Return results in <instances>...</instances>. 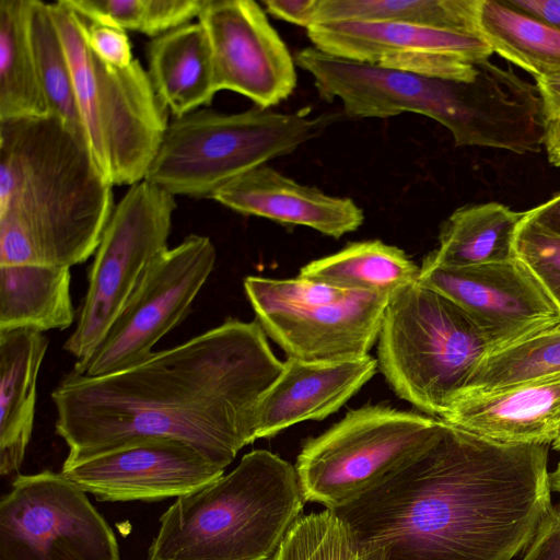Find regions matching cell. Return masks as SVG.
I'll return each instance as SVG.
<instances>
[{"label":"cell","mask_w":560,"mask_h":560,"mask_svg":"<svg viewBox=\"0 0 560 560\" xmlns=\"http://www.w3.org/2000/svg\"><path fill=\"white\" fill-rule=\"evenodd\" d=\"M257 320L228 318L144 362L104 376L71 371L51 393L65 465L168 438L225 469L255 439L258 404L283 370Z\"/></svg>","instance_id":"obj_1"},{"label":"cell","mask_w":560,"mask_h":560,"mask_svg":"<svg viewBox=\"0 0 560 560\" xmlns=\"http://www.w3.org/2000/svg\"><path fill=\"white\" fill-rule=\"evenodd\" d=\"M547 445L443 421L420 453L332 510L372 560H511L552 508Z\"/></svg>","instance_id":"obj_2"},{"label":"cell","mask_w":560,"mask_h":560,"mask_svg":"<svg viewBox=\"0 0 560 560\" xmlns=\"http://www.w3.org/2000/svg\"><path fill=\"white\" fill-rule=\"evenodd\" d=\"M114 207L86 143L59 119L0 120V266L84 262Z\"/></svg>","instance_id":"obj_3"},{"label":"cell","mask_w":560,"mask_h":560,"mask_svg":"<svg viewBox=\"0 0 560 560\" xmlns=\"http://www.w3.org/2000/svg\"><path fill=\"white\" fill-rule=\"evenodd\" d=\"M304 502L295 467L253 451L228 475L176 498L148 560H273Z\"/></svg>","instance_id":"obj_4"},{"label":"cell","mask_w":560,"mask_h":560,"mask_svg":"<svg viewBox=\"0 0 560 560\" xmlns=\"http://www.w3.org/2000/svg\"><path fill=\"white\" fill-rule=\"evenodd\" d=\"M49 8L71 67L95 165L112 186L143 180L168 126V108L137 59L128 67L106 63L85 43L79 14L62 0Z\"/></svg>","instance_id":"obj_5"},{"label":"cell","mask_w":560,"mask_h":560,"mask_svg":"<svg viewBox=\"0 0 560 560\" xmlns=\"http://www.w3.org/2000/svg\"><path fill=\"white\" fill-rule=\"evenodd\" d=\"M327 117L255 106L200 108L170 120L145 180L175 196L212 198L221 188L317 137Z\"/></svg>","instance_id":"obj_6"},{"label":"cell","mask_w":560,"mask_h":560,"mask_svg":"<svg viewBox=\"0 0 560 560\" xmlns=\"http://www.w3.org/2000/svg\"><path fill=\"white\" fill-rule=\"evenodd\" d=\"M488 352L471 319L436 290L418 280L389 296L377 365L394 392L421 411L444 415Z\"/></svg>","instance_id":"obj_7"},{"label":"cell","mask_w":560,"mask_h":560,"mask_svg":"<svg viewBox=\"0 0 560 560\" xmlns=\"http://www.w3.org/2000/svg\"><path fill=\"white\" fill-rule=\"evenodd\" d=\"M295 62L308 72L322 98H338L352 118L419 114L446 127L457 147H485L498 129L503 98L494 80L479 72L457 82L335 57L306 47Z\"/></svg>","instance_id":"obj_8"},{"label":"cell","mask_w":560,"mask_h":560,"mask_svg":"<svg viewBox=\"0 0 560 560\" xmlns=\"http://www.w3.org/2000/svg\"><path fill=\"white\" fill-rule=\"evenodd\" d=\"M442 425L441 419L382 405L350 410L303 445L294 467L304 500L346 505L420 453Z\"/></svg>","instance_id":"obj_9"},{"label":"cell","mask_w":560,"mask_h":560,"mask_svg":"<svg viewBox=\"0 0 560 560\" xmlns=\"http://www.w3.org/2000/svg\"><path fill=\"white\" fill-rule=\"evenodd\" d=\"M175 197L145 179L115 205L89 272L75 328L63 349L84 363L101 343L151 262L167 247Z\"/></svg>","instance_id":"obj_10"},{"label":"cell","mask_w":560,"mask_h":560,"mask_svg":"<svg viewBox=\"0 0 560 560\" xmlns=\"http://www.w3.org/2000/svg\"><path fill=\"white\" fill-rule=\"evenodd\" d=\"M85 493L62 472L18 476L0 503V560H120Z\"/></svg>","instance_id":"obj_11"},{"label":"cell","mask_w":560,"mask_h":560,"mask_svg":"<svg viewBox=\"0 0 560 560\" xmlns=\"http://www.w3.org/2000/svg\"><path fill=\"white\" fill-rule=\"evenodd\" d=\"M257 322L279 347L310 362L368 355L378 339L388 294L299 279L277 296L246 294Z\"/></svg>","instance_id":"obj_12"},{"label":"cell","mask_w":560,"mask_h":560,"mask_svg":"<svg viewBox=\"0 0 560 560\" xmlns=\"http://www.w3.org/2000/svg\"><path fill=\"white\" fill-rule=\"evenodd\" d=\"M215 257L210 238L197 234L160 254L91 357L72 370L104 376L149 359L153 347L189 313Z\"/></svg>","instance_id":"obj_13"},{"label":"cell","mask_w":560,"mask_h":560,"mask_svg":"<svg viewBox=\"0 0 560 560\" xmlns=\"http://www.w3.org/2000/svg\"><path fill=\"white\" fill-rule=\"evenodd\" d=\"M418 280L466 313L487 340L489 352L560 328V307L517 257L463 268L422 264Z\"/></svg>","instance_id":"obj_14"},{"label":"cell","mask_w":560,"mask_h":560,"mask_svg":"<svg viewBox=\"0 0 560 560\" xmlns=\"http://www.w3.org/2000/svg\"><path fill=\"white\" fill-rule=\"evenodd\" d=\"M197 19L209 38L217 92H236L261 108L292 94L295 60L257 2L207 0Z\"/></svg>","instance_id":"obj_15"},{"label":"cell","mask_w":560,"mask_h":560,"mask_svg":"<svg viewBox=\"0 0 560 560\" xmlns=\"http://www.w3.org/2000/svg\"><path fill=\"white\" fill-rule=\"evenodd\" d=\"M61 472L100 501H156L192 492L224 469L187 443L149 438L63 464Z\"/></svg>","instance_id":"obj_16"},{"label":"cell","mask_w":560,"mask_h":560,"mask_svg":"<svg viewBox=\"0 0 560 560\" xmlns=\"http://www.w3.org/2000/svg\"><path fill=\"white\" fill-rule=\"evenodd\" d=\"M306 33L324 52L395 70L423 54L453 56L474 65L488 61L493 54L480 37L404 22L326 21L314 23Z\"/></svg>","instance_id":"obj_17"},{"label":"cell","mask_w":560,"mask_h":560,"mask_svg":"<svg viewBox=\"0 0 560 560\" xmlns=\"http://www.w3.org/2000/svg\"><path fill=\"white\" fill-rule=\"evenodd\" d=\"M369 354L353 360L310 362L288 358L260 399L255 439L270 438L299 422L322 420L345 405L374 374Z\"/></svg>","instance_id":"obj_18"},{"label":"cell","mask_w":560,"mask_h":560,"mask_svg":"<svg viewBox=\"0 0 560 560\" xmlns=\"http://www.w3.org/2000/svg\"><path fill=\"white\" fill-rule=\"evenodd\" d=\"M211 199L242 214L307 226L335 238L358 230L364 221L352 199L302 185L267 165L234 179Z\"/></svg>","instance_id":"obj_19"},{"label":"cell","mask_w":560,"mask_h":560,"mask_svg":"<svg viewBox=\"0 0 560 560\" xmlns=\"http://www.w3.org/2000/svg\"><path fill=\"white\" fill-rule=\"evenodd\" d=\"M440 419L495 442L549 444L560 425V375L464 395Z\"/></svg>","instance_id":"obj_20"},{"label":"cell","mask_w":560,"mask_h":560,"mask_svg":"<svg viewBox=\"0 0 560 560\" xmlns=\"http://www.w3.org/2000/svg\"><path fill=\"white\" fill-rule=\"evenodd\" d=\"M48 339L31 329L0 331V472L20 469L36 410L37 377Z\"/></svg>","instance_id":"obj_21"},{"label":"cell","mask_w":560,"mask_h":560,"mask_svg":"<svg viewBox=\"0 0 560 560\" xmlns=\"http://www.w3.org/2000/svg\"><path fill=\"white\" fill-rule=\"evenodd\" d=\"M147 57L152 85L174 117L211 104L218 93L212 51L198 21L152 38Z\"/></svg>","instance_id":"obj_22"},{"label":"cell","mask_w":560,"mask_h":560,"mask_svg":"<svg viewBox=\"0 0 560 560\" xmlns=\"http://www.w3.org/2000/svg\"><path fill=\"white\" fill-rule=\"evenodd\" d=\"M524 213L494 201L463 206L443 222L439 245L422 264L463 268L513 259Z\"/></svg>","instance_id":"obj_23"},{"label":"cell","mask_w":560,"mask_h":560,"mask_svg":"<svg viewBox=\"0 0 560 560\" xmlns=\"http://www.w3.org/2000/svg\"><path fill=\"white\" fill-rule=\"evenodd\" d=\"M67 267L0 266V331L65 330L75 319Z\"/></svg>","instance_id":"obj_24"},{"label":"cell","mask_w":560,"mask_h":560,"mask_svg":"<svg viewBox=\"0 0 560 560\" xmlns=\"http://www.w3.org/2000/svg\"><path fill=\"white\" fill-rule=\"evenodd\" d=\"M418 267L400 248L378 240L351 243L301 268V278L339 289L392 295L418 281Z\"/></svg>","instance_id":"obj_25"},{"label":"cell","mask_w":560,"mask_h":560,"mask_svg":"<svg viewBox=\"0 0 560 560\" xmlns=\"http://www.w3.org/2000/svg\"><path fill=\"white\" fill-rule=\"evenodd\" d=\"M32 0H0V120L50 116L30 35Z\"/></svg>","instance_id":"obj_26"},{"label":"cell","mask_w":560,"mask_h":560,"mask_svg":"<svg viewBox=\"0 0 560 560\" xmlns=\"http://www.w3.org/2000/svg\"><path fill=\"white\" fill-rule=\"evenodd\" d=\"M481 38L493 52L535 79L560 73V31L504 0H481Z\"/></svg>","instance_id":"obj_27"},{"label":"cell","mask_w":560,"mask_h":560,"mask_svg":"<svg viewBox=\"0 0 560 560\" xmlns=\"http://www.w3.org/2000/svg\"><path fill=\"white\" fill-rule=\"evenodd\" d=\"M481 0H318L315 23L338 20L392 21L480 37Z\"/></svg>","instance_id":"obj_28"},{"label":"cell","mask_w":560,"mask_h":560,"mask_svg":"<svg viewBox=\"0 0 560 560\" xmlns=\"http://www.w3.org/2000/svg\"><path fill=\"white\" fill-rule=\"evenodd\" d=\"M30 35L38 79L50 116L59 119L72 133L86 143L78 109L71 67L49 3L32 0Z\"/></svg>","instance_id":"obj_29"},{"label":"cell","mask_w":560,"mask_h":560,"mask_svg":"<svg viewBox=\"0 0 560 560\" xmlns=\"http://www.w3.org/2000/svg\"><path fill=\"white\" fill-rule=\"evenodd\" d=\"M557 375H560V328L488 352L472 371L462 396Z\"/></svg>","instance_id":"obj_30"},{"label":"cell","mask_w":560,"mask_h":560,"mask_svg":"<svg viewBox=\"0 0 560 560\" xmlns=\"http://www.w3.org/2000/svg\"><path fill=\"white\" fill-rule=\"evenodd\" d=\"M85 20L152 38L198 18L207 0H62Z\"/></svg>","instance_id":"obj_31"},{"label":"cell","mask_w":560,"mask_h":560,"mask_svg":"<svg viewBox=\"0 0 560 560\" xmlns=\"http://www.w3.org/2000/svg\"><path fill=\"white\" fill-rule=\"evenodd\" d=\"M273 560H372L347 523L332 510L302 515Z\"/></svg>","instance_id":"obj_32"},{"label":"cell","mask_w":560,"mask_h":560,"mask_svg":"<svg viewBox=\"0 0 560 560\" xmlns=\"http://www.w3.org/2000/svg\"><path fill=\"white\" fill-rule=\"evenodd\" d=\"M514 248L560 307V236L538 225L525 211Z\"/></svg>","instance_id":"obj_33"},{"label":"cell","mask_w":560,"mask_h":560,"mask_svg":"<svg viewBox=\"0 0 560 560\" xmlns=\"http://www.w3.org/2000/svg\"><path fill=\"white\" fill-rule=\"evenodd\" d=\"M81 20L84 40L96 57L115 67L132 63L135 59L127 32L90 22L82 16Z\"/></svg>","instance_id":"obj_34"},{"label":"cell","mask_w":560,"mask_h":560,"mask_svg":"<svg viewBox=\"0 0 560 560\" xmlns=\"http://www.w3.org/2000/svg\"><path fill=\"white\" fill-rule=\"evenodd\" d=\"M522 560H560V510L551 508Z\"/></svg>","instance_id":"obj_35"},{"label":"cell","mask_w":560,"mask_h":560,"mask_svg":"<svg viewBox=\"0 0 560 560\" xmlns=\"http://www.w3.org/2000/svg\"><path fill=\"white\" fill-rule=\"evenodd\" d=\"M262 4L275 18L307 30L315 23L318 0H264Z\"/></svg>","instance_id":"obj_36"},{"label":"cell","mask_w":560,"mask_h":560,"mask_svg":"<svg viewBox=\"0 0 560 560\" xmlns=\"http://www.w3.org/2000/svg\"><path fill=\"white\" fill-rule=\"evenodd\" d=\"M535 80L542 103L545 122L560 126V73Z\"/></svg>","instance_id":"obj_37"},{"label":"cell","mask_w":560,"mask_h":560,"mask_svg":"<svg viewBox=\"0 0 560 560\" xmlns=\"http://www.w3.org/2000/svg\"><path fill=\"white\" fill-rule=\"evenodd\" d=\"M512 8L560 31V0H504Z\"/></svg>","instance_id":"obj_38"},{"label":"cell","mask_w":560,"mask_h":560,"mask_svg":"<svg viewBox=\"0 0 560 560\" xmlns=\"http://www.w3.org/2000/svg\"><path fill=\"white\" fill-rule=\"evenodd\" d=\"M526 213L538 225L560 236V190Z\"/></svg>","instance_id":"obj_39"},{"label":"cell","mask_w":560,"mask_h":560,"mask_svg":"<svg viewBox=\"0 0 560 560\" xmlns=\"http://www.w3.org/2000/svg\"><path fill=\"white\" fill-rule=\"evenodd\" d=\"M548 161L560 167V126L546 124V137L544 144Z\"/></svg>","instance_id":"obj_40"},{"label":"cell","mask_w":560,"mask_h":560,"mask_svg":"<svg viewBox=\"0 0 560 560\" xmlns=\"http://www.w3.org/2000/svg\"><path fill=\"white\" fill-rule=\"evenodd\" d=\"M549 478L551 489L560 493V463L558 464L556 470L549 475Z\"/></svg>","instance_id":"obj_41"},{"label":"cell","mask_w":560,"mask_h":560,"mask_svg":"<svg viewBox=\"0 0 560 560\" xmlns=\"http://www.w3.org/2000/svg\"><path fill=\"white\" fill-rule=\"evenodd\" d=\"M553 447L560 451V425L555 440L552 441Z\"/></svg>","instance_id":"obj_42"},{"label":"cell","mask_w":560,"mask_h":560,"mask_svg":"<svg viewBox=\"0 0 560 560\" xmlns=\"http://www.w3.org/2000/svg\"><path fill=\"white\" fill-rule=\"evenodd\" d=\"M550 125V124H549Z\"/></svg>","instance_id":"obj_43"}]
</instances>
